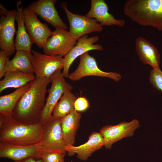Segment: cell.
Wrapping results in <instances>:
<instances>
[{"instance_id": "obj_1", "label": "cell", "mask_w": 162, "mask_h": 162, "mask_svg": "<svg viewBox=\"0 0 162 162\" xmlns=\"http://www.w3.org/2000/svg\"><path fill=\"white\" fill-rule=\"evenodd\" d=\"M50 78H36L29 82L28 89L20 97L13 112L12 116L22 123L34 124L40 122L44 110Z\"/></svg>"}, {"instance_id": "obj_2", "label": "cell", "mask_w": 162, "mask_h": 162, "mask_svg": "<svg viewBox=\"0 0 162 162\" xmlns=\"http://www.w3.org/2000/svg\"><path fill=\"white\" fill-rule=\"evenodd\" d=\"M43 124L22 123L12 116L0 114V142L17 145H29L40 142Z\"/></svg>"}, {"instance_id": "obj_3", "label": "cell", "mask_w": 162, "mask_h": 162, "mask_svg": "<svg viewBox=\"0 0 162 162\" xmlns=\"http://www.w3.org/2000/svg\"><path fill=\"white\" fill-rule=\"evenodd\" d=\"M123 11L140 25L162 32V0H128L124 4Z\"/></svg>"}, {"instance_id": "obj_4", "label": "cell", "mask_w": 162, "mask_h": 162, "mask_svg": "<svg viewBox=\"0 0 162 162\" xmlns=\"http://www.w3.org/2000/svg\"><path fill=\"white\" fill-rule=\"evenodd\" d=\"M61 70H57L50 77L51 86L47 91L48 93L40 122L42 124L52 116L54 109L61 98L66 91H71L72 86L66 82Z\"/></svg>"}, {"instance_id": "obj_5", "label": "cell", "mask_w": 162, "mask_h": 162, "mask_svg": "<svg viewBox=\"0 0 162 162\" xmlns=\"http://www.w3.org/2000/svg\"><path fill=\"white\" fill-rule=\"evenodd\" d=\"M16 12V10H8L0 4V48L8 57L16 50L14 38Z\"/></svg>"}, {"instance_id": "obj_6", "label": "cell", "mask_w": 162, "mask_h": 162, "mask_svg": "<svg viewBox=\"0 0 162 162\" xmlns=\"http://www.w3.org/2000/svg\"><path fill=\"white\" fill-rule=\"evenodd\" d=\"M70 24L69 32L70 35L77 40L79 38L94 32H100L103 29L102 25L96 20L86 15L75 14L70 12L67 8V3L61 4Z\"/></svg>"}, {"instance_id": "obj_7", "label": "cell", "mask_w": 162, "mask_h": 162, "mask_svg": "<svg viewBox=\"0 0 162 162\" xmlns=\"http://www.w3.org/2000/svg\"><path fill=\"white\" fill-rule=\"evenodd\" d=\"M52 32L43 48L44 54L65 56L76 44L77 40L65 29L57 27Z\"/></svg>"}, {"instance_id": "obj_8", "label": "cell", "mask_w": 162, "mask_h": 162, "mask_svg": "<svg viewBox=\"0 0 162 162\" xmlns=\"http://www.w3.org/2000/svg\"><path fill=\"white\" fill-rule=\"evenodd\" d=\"M40 142L47 152H66L64 148L67 145L63 137L60 118L52 116L43 124Z\"/></svg>"}, {"instance_id": "obj_9", "label": "cell", "mask_w": 162, "mask_h": 162, "mask_svg": "<svg viewBox=\"0 0 162 162\" xmlns=\"http://www.w3.org/2000/svg\"><path fill=\"white\" fill-rule=\"evenodd\" d=\"M89 76L110 78L116 81H119L122 78L119 73L106 72L101 70L98 68L95 58L90 56L88 52L80 56V62L77 68L69 74L68 78L71 80L75 81Z\"/></svg>"}, {"instance_id": "obj_10", "label": "cell", "mask_w": 162, "mask_h": 162, "mask_svg": "<svg viewBox=\"0 0 162 162\" xmlns=\"http://www.w3.org/2000/svg\"><path fill=\"white\" fill-rule=\"evenodd\" d=\"M31 52V62L36 78H50L57 70L63 69L62 56L43 54L34 50Z\"/></svg>"}, {"instance_id": "obj_11", "label": "cell", "mask_w": 162, "mask_h": 162, "mask_svg": "<svg viewBox=\"0 0 162 162\" xmlns=\"http://www.w3.org/2000/svg\"><path fill=\"white\" fill-rule=\"evenodd\" d=\"M23 14L25 25L32 43L43 48L52 32L46 24L42 23L38 20L37 14L27 8L23 9Z\"/></svg>"}, {"instance_id": "obj_12", "label": "cell", "mask_w": 162, "mask_h": 162, "mask_svg": "<svg viewBox=\"0 0 162 162\" xmlns=\"http://www.w3.org/2000/svg\"><path fill=\"white\" fill-rule=\"evenodd\" d=\"M47 152L43 144L39 143L29 145H17L0 142V158L17 161L30 158H40Z\"/></svg>"}, {"instance_id": "obj_13", "label": "cell", "mask_w": 162, "mask_h": 162, "mask_svg": "<svg viewBox=\"0 0 162 162\" xmlns=\"http://www.w3.org/2000/svg\"><path fill=\"white\" fill-rule=\"evenodd\" d=\"M140 127L138 121L134 119L130 122H122L114 125H107L103 127L100 133L102 136L104 146L106 149L111 148L115 143L128 137L132 136L135 130Z\"/></svg>"}, {"instance_id": "obj_14", "label": "cell", "mask_w": 162, "mask_h": 162, "mask_svg": "<svg viewBox=\"0 0 162 162\" xmlns=\"http://www.w3.org/2000/svg\"><path fill=\"white\" fill-rule=\"evenodd\" d=\"M99 40V38L98 36L89 37L87 35L83 36L77 39L76 44L63 58L64 65L62 74L64 78H68L70 68L77 57L90 50H103L102 46L94 44Z\"/></svg>"}, {"instance_id": "obj_15", "label": "cell", "mask_w": 162, "mask_h": 162, "mask_svg": "<svg viewBox=\"0 0 162 162\" xmlns=\"http://www.w3.org/2000/svg\"><path fill=\"white\" fill-rule=\"evenodd\" d=\"M56 0H39L29 4L27 8L38 15L42 19L55 28L67 29L55 7Z\"/></svg>"}, {"instance_id": "obj_16", "label": "cell", "mask_w": 162, "mask_h": 162, "mask_svg": "<svg viewBox=\"0 0 162 162\" xmlns=\"http://www.w3.org/2000/svg\"><path fill=\"white\" fill-rule=\"evenodd\" d=\"M104 146L103 138L100 132H92L88 140L85 143L78 146L67 145L64 150L69 156L77 154V158L86 161L95 151L101 149Z\"/></svg>"}, {"instance_id": "obj_17", "label": "cell", "mask_w": 162, "mask_h": 162, "mask_svg": "<svg viewBox=\"0 0 162 162\" xmlns=\"http://www.w3.org/2000/svg\"><path fill=\"white\" fill-rule=\"evenodd\" d=\"M109 7L104 0H92L91 8L86 15L96 20L103 26H115L123 27L125 21L116 19L108 11Z\"/></svg>"}, {"instance_id": "obj_18", "label": "cell", "mask_w": 162, "mask_h": 162, "mask_svg": "<svg viewBox=\"0 0 162 162\" xmlns=\"http://www.w3.org/2000/svg\"><path fill=\"white\" fill-rule=\"evenodd\" d=\"M136 50L140 60L153 68H159L160 53L156 47L147 39L138 37L135 40Z\"/></svg>"}, {"instance_id": "obj_19", "label": "cell", "mask_w": 162, "mask_h": 162, "mask_svg": "<svg viewBox=\"0 0 162 162\" xmlns=\"http://www.w3.org/2000/svg\"><path fill=\"white\" fill-rule=\"evenodd\" d=\"M16 6L17 9L15 20L17 24V29L14 42L15 49L16 51L24 50L31 53V48L33 43L27 32L25 25L21 1H17Z\"/></svg>"}, {"instance_id": "obj_20", "label": "cell", "mask_w": 162, "mask_h": 162, "mask_svg": "<svg viewBox=\"0 0 162 162\" xmlns=\"http://www.w3.org/2000/svg\"><path fill=\"white\" fill-rule=\"evenodd\" d=\"M81 118V114L75 110L60 118L63 137L67 145H74Z\"/></svg>"}, {"instance_id": "obj_21", "label": "cell", "mask_w": 162, "mask_h": 162, "mask_svg": "<svg viewBox=\"0 0 162 162\" xmlns=\"http://www.w3.org/2000/svg\"><path fill=\"white\" fill-rule=\"evenodd\" d=\"M32 53L24 50L16 51V54L11 60L8 57L6 60V72L20 71L27 74L34 73L31 62Z\"/></svg>"}, {"instance_id": "obj_22", "label": "cell", "mask_w": 162, "mask_h": 162, "mask_svg": "<svg viewBox=\"0 0 162 162\" xmlns=\"http://www.w3.org/2000/svg\"><path fill=\"white\" fill-rule=\"evenodd\" d=\"M3 79L0 81V92L10 88H18L36 78L33 73L27 74L20 71L6 72Z\"/></svg>"}, {"instance_id": "obj_23", "label": "cell", "mask_w": 162, "mask_h": 162, "mask_svg": "<svg viewBox=\"0 0 162 162\" xmlns=\"http://www.w3.org/2000/svg\"><path fill=\"white\" fill-rule=\"evenodd\" d=\"M29 86V82L9 94L0 96V114L6 116H12L18 101Z\"/></svg>"}, {"instance_id": "obj_24", "label": "cell", "mask_w": 162, "mask_h": 162, "mask_svg": "<svg viewBox=\"0 0 162 162\" xmlns=\"http://www.w3.org/2000/svg\"><path fill=\"white\" fill-rule=\"evenodd\" d=\"M76 99L71 91H66L55 106L52 116L55 118H61L71 113L75 110L74 103Z\"/></svg>"}, {"instance_id": "obj_25", "label": "cell", "mask_w": 162, "mask_h": 162, "mask_svg": "<svg viewBox=\"0 0 162 162\" xmlns=\"http://www.w3.org/2000/svg\"><path fill=\"white\" fill-rule=\"evenodd\" d=\"M67 152H46L42 153L40 158L43 162H62Z\"/></svg>"}, {"instance_id": "obj_26", "label": "cell", "mask_w": 162, "mask_h": 162, "mask_svg": "<svg viewBox=\"0 0 162 162\" xmlns=\"http://www.w3.org/2000/svg\"><path fill=\"white\" fill-rule=\"evenodd\" d=\"M149 80L154 88L162 92V72L160 68L151 70Z\"/></svg>"}, {"instance_id": "obj_27", "label": "cell", "mask_w": 162, "mask_h": 162, "mask_svg": "<svg viewBox=\"0 0 162 162\" xmlns=\"http://www.w3.org/2000/svg\"><path fill=\"white\" fill-rule=\"evenodd\" d=\"M89 104L85 97H80L76 98L74 103L75 110L77 112H83L89 108Z\"/></svg>"}, {"instance_id": "obj_28", "label": "cell", "mask_w": 162, "mask_h": 162, "mask_svg": "<svg viewBox=\"0 0 162 162\" xmlns=\"http://www.w3.org/2000/svg\"><path fill=\"white\" fill-rule=\"evenodd\" d=\"M8 57L7 53L4 51L0 50V78L4 76L6 72L5 70V66L6 60Z\"/></svg>"}, {"instance_id": "obj_29", "label": "cell", "mask_w": 162, "mask_h": 162, "mask_svg": "<svg viewBox=\"0 0 162 162\" xmlns=\"http://www.w3.org/2000/svg\"><path fill=\"white\" fill-rule=\"evenodd\" d=\"M14 162H43L40 158H30L21 160L14 161Z\"/></svg>"}, {"instance_id": "obj_30", "label": "cell", "mask_w": 162, "mask_h": 162, "mask_svg": "<svg viewBox=\"0 0 162 162\" xmlns=\"http://www.w3.org/2000/svg\"><path fill=\"white\" fill-rule=\"evenodd\" d=\"M64 162V161H63V162Z\"/></svg>"}]
</instances>
